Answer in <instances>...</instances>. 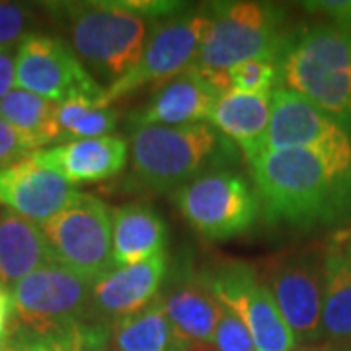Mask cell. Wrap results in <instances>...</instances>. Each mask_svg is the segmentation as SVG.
Returning <instances> with one entry per match:
<instances>
[{
    "instance_id": "cell-1",
    "label": "cell",
    "mask_w": 351,
    "mask_h": 351,
    "mask_svg": "<svg viewBox=\"0 0 351 351\" xmlns=\"http://www.w3.org/2000/svg\"><path fill=\"white\" fill-rule=\"evenodd\" d=\"M250 170L269 225L313 230L351 219V152L267 151Z\"/></svg>"
},
{
    "instance_id": "cell-2",
    "label": "cell",
    "mask_w": 351,
    "mask_h": 351,
    "mask_svg": "<svg viewBox=\"0 0 351 351\" xmlns=\"http://www.w3.org/2000/svg\"><path fill=\"white\" fill-rule=\"evenodd\" d=\"M131 176L135 189L172 191L237 160V147L217 129L193 125H149L129 129Z\"/></svg>"
},
{
    "instance_id": "cell-3",
    "label": "cell",
    "mask_w": 351,
    "mask_h": 351,
    "mask_svg": "<svg viewBox=\"0 0 351 351\" xmlns=\"http://www.w3.org/2000/svg\"><path fill=\"white\" fill-rule=\"evenodd\" d=\"M49 10L71 36L73 51L101 82H117L138 63L149 20L125 2H59Z\"/></svg>"
},
{
    "instance_id": "cell-4",
    "label": "cell",
    "mask_w": 351,
    "mask_h": 351,
    "mask_svg": "<svg viewBox=\"0 0 351 351\" xmlns=\"http://www.w3.org/2000/svg\"><path fill=\"white\" fill-rule=\"evenodd\" d=\"M281 82L318 106L351 137V32L320 24L289 36Z\"/></svg>"
},
{
    "instance_id": "cell-5",
    "label": "cell",
    "mask_w": 351,
    "mask_h": 351,
    "mask_svg": "<svg viewBox=\"0 0 351 351\" xmlns=\"http://www.w3.org/2000/svg\"><path fill=\"white\" fill-rule=\"evenodd\" d=\"M209 22L191 69L225 92L228 71L250 59H281L289 36L281 32L283 10L265 2H217L207 6Z\"/></svg>"
},
{
    "instance_id": "cell-6",
    "label": "cell",
    "mask_w": 351,
    "mask_h": 351,
    "mask_svg": "<svg viewBox=\"0 0 351 351\" xmlns=\"http://www.w3.org/2000/svg\"><path fill=\"white\" fill-rule=\"evenodd\" d=\"M180 215L209 240H228L244 234L260 215L254 186L239 172L217 170L189 182L172 193Z\"/></svg>"
},
{
    "instance_id": "cell-7",
    "label": "cell",
    "mask_w": 351,
    "mask_h": 351,
    "mask_svg": "<svg viewBox=\"0 0 351 351\" xmlns=\"http://www.w3.org/2000/svg\"><path fill=\"white\" fill-rule=\"evenodd\" d=\"M207 22V8H182L156 20L138 63L106 88V104L112 106L143 86H164L191 69Z\"/></svg>"
},
{
    "instance_id": "cell-8",
    "label": "cell",
    "mask_w": 351,
    "mask_h": 351,
    "mask_svg": "<svg viewBox=\"0 0 351 351\" xmlns=\"http://www.w3.org/2000/svg\"><path fill=\"white\" fill-rule=\"evenodd\" d=\"M57 262L84 279L113 271L110 207L92 193H78L63 211L41 225Z\"/></svg>"
},
{
    "instance_id": "cell-9",
    "label": "cell",
    "mask_w": 351,
    "mask_h": 351,
    "mask_svg": "<svg viewBox=\"0 0 351 351\" xmlns=\"http://www.w3.org/2000/svg\"><path fill=\"white\" fill-rule=\"evenodd\" d=\"M201 277L217 301L239 314L250 332L256 351H295L299 348L271 291L258 279L250 263H225Z\"/></svg>"
},
{
    "instance_id": "cell-10",
    "label": "cell",
    "mask_w": 351,
    "mask_h": 351,
    "mask_svg": "<svg viewBox=\"0 0 351 351\" xmlns=\"http://www.w3.org/2000/svg\"><path fill=\"white\" fill-rule=\"evenodd\" d=\"M94 281L61 263H51L18 281L12 289L14 324L55 330L88 322Z\"/></svg>"
},
{
    "instance_id": "cell-11",
    "label": "cell",
    "mask_w": 351,
    "mask_h": 351,
    "mask_svg": "<svg viewBox=\"0 0 351 351\" xmlns=\"http://www.w3.org/2000/svg\"><path fill=\"white\" fill-rule=\"evenodd\" d=\"M16 86L51 101L71 96H106V88L63 39L34 34L16 51Z\"/></svg>"
},
{
    "instance_id": "cell-12",
    "label": "cell",
    "mask_w": 351,
    "mask_h": 351,
    "mask_svg": "<svg viewBox=\"0 0 351 351\" xmlns=\"http://www.w3.org/2000/svg\"><path fill=\"white\" fill-rule=\"evenodd\" d=\"M271 291L299 348L322 339L324 256L295 252L277 258L263 281Z\"/></svg>"
},
{
    "instance_id": "cell-13",
    "label": "cell",
    "mask_w": 351,
    "mask_h": 351,
    "mask_svg": "<svg viewBox=\"0 0 351 351\" xmlns=\"http://www.w3.org/2000/svg\"><path fill=\"white\" fill-rule=\"evenodd\" d=\"M293 149L351 152V137L313 101L289 88H277L271 92L267 151Z\"/></svg>"
},
{
    "instance_id": "cell-14",
    "label": "cell",
    "mask_w": 351,
    "mask_h": 351,
    "mask_svg": "<svg viewBox=\"0 0 351 351\" xmlns=\"http://www.w3.org/2000/svg\"><path fill=\"white\" fill-rule=\"evenodd\" d=\"M168 271L166 252L151 260L117 267L94 283L88 322L112 326L115 322L145 311L160 295Z\"/></svg>"
},
{
    "instance_id": "cell-15",
    "label": "cell",
    "mask_w": 351,
    "mask_h": 351,
    "mask_svg": "<svg viewBox=\"0 0 351 351\" xmlns=\"http://www.w3.org/2000/svg\"><path fill=\"white\" fill-rule=\"evenodd\" d=\"M76 195L75 186L43 166L34 154L0 170V205L38 225L61 213Z\"/></svg>"
},
{
    "instance_id": "cell-16",
    "label": "cell",
    "mask_w": 351,
    "mask_h": 351,
    "mask_svg": "<svg viewBox=\"0 0 351 351\" xmlns=\"http://www.w3.org/2000/svg\"><path fill=\"white\" fill-rule=\"evenodd\" d=\"M225 94L213 80L188 69L168 84L160 86L149 104L129 115V129L149 125H193L205 123L217 100Z\"/></svg>"
},
{
    "instance_id": "cell-17",
    "label": "cell",
    "mask_w": 351,
    "mask_h": 351,
    "mask_svg": "<svg viewBox=\"0 0 351 351\" xmlns=\"http://www.w3.org/2000/svg\"><path fill=\"white\" fill-rule=\"evenodd\" d=\"M127 154L129 145L117 135L69 141L34 152L39 162L63 176L71 186L98 184L117 176L125 168Z\"/></svg>"
},
{
    "instance_id": "cell-18",
    "label": "cell",
    "mask_w": 351,
    "mask_h": 351,
    "mask_svg": "<svg viewBox=\"0 0 351 351\" xmlns=\"http://www.w3.org/2000/svg\"><path fill=\"white\" fill-rule=\"evenodd\" d=\"M271 119V94H246L228 90L211 110L207 123L244 152L248 164L267 152Z\"/></svg>"
},
{
    "instance_id": "cell-19",
    "label": "cell",
    "mask_w": 351,
    "mask_h": 351,
    "mask_svg": "<svg viewBox=\"0 0 351 351\" xmlns=\"http://www.w3.org/2000/svg\"><path fill=\"white\" fill-rule=\"evenodd\" d=\"M57 262L49 240L38 223L10 209L0 211V283L12 289L29 274Z\"/></svg>"
},
{
    "instance_id": "cell-20",
    "label": "cell",
    "mask_w": 351,
    "mask_h": 351,
    "mask_svg": "<svg viewBox=\"0 0 351 351\" xmlns=\"http://www.w3.org/2000/svg\"><path fill=\"white\" fill-rule=\"evenodd\" d=\"M166 242V223L151 205L135 201L115 209L112 230L113 269L143 263L164 254Z\"/></svg>"
},
{
    "instance_id": "cell-21",
    "label": "cell",
    "mask_w": 351,
    "mask_h": 351,
    "mask_svg": "<svg viewBox=\"0 0 351 351\" xmlns=\"http://www.w3.org/2000/svg\"><path fill=\"white\" fill-rule=\"evenodd\" d=\"M164 313L180 338L213 343L223 304L215 299L201 274L186 277L172 291L160 295Z\"/></svg>"
},
{
    "instance_id": "cell-22",
    "label": "cell",
    "mask_w": 351,
    "mask_h": 351,
    "mask_svg": "<svg viewBox=\"0 0 351 351\" xmlns=\"http://www.w3.org/2000/svg\"><path fill=\"white\" fill-rule=\"evenodd\" d=\"M322 339L326 343L351 341V267L343 246L324 254Z\"/></svg>"
},
{
    "instance_id": "cell-23",
    "label": "cell",
    "mask_w": 351,
    "mask_h": 351,
    "mask_svg": "<svg viewBox=\"0 0 351 351\" xmlns=\"http://www.w3.org/2000/svg\"><path fill=\"white\" fill-rule=\"evenodd\" d=\"M110 343V326L78 322L55 330H32L12 324L6 351H104Z\"/></svg>"
},
{
    "instance_id": "cell-24",
    "label": "cell",
    "mask_w": 351,
    "mask_h": 351,
    "mask_svg": "<svg viewBox=\"0 0 351 351\" xmlns=\"http://www.w3.org/2000/svg\"><path fill=\"white\" fill-rule=\"evenodd\" d=\"M174 343L176 332L160 295L145 311L110 326V346L115 351H172Z\"/></svg>"
},
{
    "instance_id": "cell-25",
    "label": "cell",
    "mask_w": 351,
    "mask_h": 351,
    "mask_svg": "<svg viewBox=\"0 0 351 351\" xmlns=\"http://www.w3.org/2000/svg\"><path fill=\"white\" fill-rule=\"evenodd\" d=\"M0 117L29 138L38 151L53 141H59L57 101L14 88L0 100Z\"/></svg>"
},
{
    "instance_id": "cell-26",
    "label": "cell",
    "mask_w": 351,
    "mask_h": 351,
    "mask_svg": "<svg viewBox=\"0 0 351 351\" xmlns=\"http://www.w3.org/2000/svg\"><path fill=\"white\" fill-rule=\"evenodd\" d=\"M117 112L106 96H71L57 104L59 141L108 137L117 127Z\"/></svg>"
},
{
    "instance_id": "cell-27",
    "label": "cell",
    "mask_w": 351,
    "mask_h": 351,
    "mask_svg": "<svg viewBox=\"0 0 351 351\" xmlns=\"http://www.w3.org/2000/svg\"><path fill=\"white\" fill-rule=\"evenodd\" d=\"M228 86L246 94H271L274 86L281 82V59H250L228 71Z\"/></svg>"
},
{
    "instance_id": "cell-28",
    "label": "cell",
    "mask_w": 351,
    "mask_h": 351,
    "mask_svg": "<svg viewBox=\"0 0 351 351\" xmlns=\"http://www.w3.org/2000/svg\"><path fill=\"white\" fill-rule=\"evenodd\" d=\"M36 10L20 2H0V47L12 49L25 38L38 34Z\"/></svg>"
},
{
    "instance_id": "cell-29",
    "label": "cell",
    "mask_w": 351,
    "mask_h": 351,
    "mask_svg": "<svg viewBox=\"0 0 351 351\" xmlns=\"http://www.w3.org/2000/svg\"><path fill=\"white\" fill-rule=\"evenodd\" d=\"M213 343L217 351H256L246 324L240 320L239 314L225 304L221 311V320L215 332Z\"/></svg>"
},
{
    "instance_id": "cell-30",
    "label": "cell",
    "mask_w": 351,
    "mask_h": 351,
    "mask_svg": "<svg viewBox=\"0 0 351 351\" xmlns=\"http://www.w3.org/2000/svg\"><path fill=\"white\" fill-rule=\"evenodd\" d=\"M34 152H38V147L0 117V170L22 162Z\"/></svg>"
},
{
    "instance_id": "cell-31",
    "label": "cell",
    "mask_w": 351,
    "mask_h": 351,
    "mask_svg": "<svg viewBox=\"0 0 351 351\" xmlns=\"http://www.w3.org/2000/svg\"><path fill=\"white\" fill-rule=\"evenodd\" d=\"M304 6L311 12H320L332 20V24L343 27L351 32V0H341V2H332V0H322V2H304Z\"/></svg>"
},
{
    "instance_id": "cell-32",
    "label": "cell",
    "mask_w": 351,
    "mask_h": 351,
    "mask_svg": "<svg viewBox=\"0 0 351 351\" xmlns=\"http://www.w3.org/2000/svg\"><path fill=\"white\" fill-rule=\"evenodd\" d=\"M16 86V53L0 47V100Z\"/></svg>"
},
{
    "instance_id": "cell-33",
    "label": "cell",
    "mask_w": 351,
    "mask_h": 351,
    "mask_svg": "<svg viewBox=\"0 0 351 351\" xmlns=\"http://www.w3.org/2000/svg\"><path fill=\"white\" fill-rule=\"evenodd\" d=\"M14 314V302H12V295L8 287H4L0 283V334L6 332V326L10 322Z\"/></svg>"
},
{
    "instance_id": "cell-34",
    "label": "cell",
    "mask_w": 351,
    "mask_h": 351,
    "mask_svg": "<svg viewBox=\"0 0 351 351\" xmlns=\"http://www.w3.org/2000/svg\"><path fill=\"white\" fill-rule=\"evenodd\" d=\"M184 351H217V348L209 341H189Z\"/></svg>"
},
{
    "instance_id": "cell-35",
    "label": "cell",
    "mask_w": 351,
    "mask_h": 351,
    "mask_svg": "<svg viewBox=\"0 0 351 351\" xmlns=\"http://www.w3.org/2000/svg\"><path fill=\"white\" fill-rule=\"evenodd\" d=\"M330 350V343H314V346H302L297 348L295 351H328Z\"/></svg>"
},
{
    "instance_id": "cell-36",
    "label": "cell",
    "mask_w": 351,
    "mask_h": 351,
    "mask_svg": "<svg viewBox=\"0 0 351 351\" xmlns=\"http://www.w3.org/2000/svg\"><path fill=\"white\" fill-rule=\"evenodd\" d=\"M328 351H351V341H343V343H330Z\"/></svg>"
},
{
    "instance_id": "cell-37",
    "label": "cell",
    "mask_w": 351,
    "mask_h": 351,
    "mask_svg": "<svg viewBox=\"0 0 351 351\" xmlns=\"http://www.w3.org/2000/svg\"><path fill=\"white\" fill-rule=\"evenodd\" d=\"M343 254H346V260L350 263L351 267V240H348L346 244H343Z\"/></svg>"
},
{
    "instance_id": "cell-38",
    "label": "cell",
    "mask_w": 351,
    "mask_h": 351,
    "mask_svg": "<svg viewBox=\"0 0 351 351\" xmlns=\"http://www.w3.org/2000/svg\"><path fill=\"white\" fill-rule=\"evenodd\" d=\"M6 341H8V330L0 334V351H6Z\"/></svg>"
},
{
    "instance_id": "cell-39",
    "label": "cell",
    "mask_w": 351,
    "mask_h": 351,
    "mask_svg": "<svg viewBox=\"0 0 351 351\" xmlns=\"http://www.w3.org/2000/svg\"><path fill=\"white\" fill-rule=\"evenodd\" d=\"M104 351H108V350H104Z\"/></svg>"
}]
</instances>
